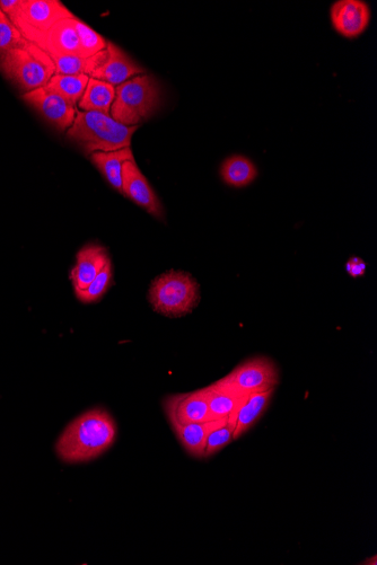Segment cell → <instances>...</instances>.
I'll list each match as a JSON object with an SVG mask.
<instances>
[{"instance_id":"16","label":"cell","mask_w":377,"mask_h":565,"mask_svg":"<svg viewBox=\"0 0 377 565\" xmlns=\"http://www.w3.org/2000/svg\"><path fill=\"white\" fill-rule=\"evenodd\" d=\"M275 391L251 394L244 397L233 418L234 440L248 432L268 409Z\"/></svg>"},{"instance_id":"10","label":"cell","mask_w":377,"mask_h":565,"mask_svg":"<svg viewBox=\"0 0 377 565\" xmlns=\"http://www.w3.org/2000/svg\"><path fill=\"white\" fill-rule=\"evenodd\" d=\"M122 194L133 200L136 205L142 207L157 219L164 218V208L161 200L138 169L135 160L128 161L122 166Z\"/></svg>"},{"instance_id":"26","label":"cell","mask_w":377,"mask_h":565,"mask_svg":"<svg viewBox=\"0 0 377 565\" xmlns=\"http://www.w3.org/2000/svg\"><path fill=\"white\" fill-rule=\"evenodd\" d=\"M52 59H54L56 66L55 75L76 76L87 75V72H89V58L70 55Z\"/></svg>"},{"instance_id":"14","label":"cell","mask_w":377,"mask_h":565,"mask_svg":"<svg viewBox=\"0 0 377 565\" xmlns=\"http://www.w3.org/2000/svg\"><path fill=\"white\" fill-rule=\"evenodd\" d=\"M210 413L215 420H233L244 397L234 388L219 381L203 388Z\"/></svg>"},{"instance_id":"6","label":"cell","mask_w":377,"mask_h":565,"mask_svg":"<svg viewBox=\"0 0 377 565\" xmlns=\"http://www.w3.org/2000/svg\"><path fill=\"white\" fill-rule=\"evenodd\" d=\"M70 17L74 14L59 0H21L8 19L26 41L43 49L51 29Z\"/></svg>"},{"instance_id":"9","label":"cell","mask_w":377,"mask_h":565,"mask_svg":"<svg viewBox=\"0 0 377 565\" xmlns=\"http://www.w3.org/2000/svg\"><path fill=\"white\" fill-rule=\"evenodd\" d=\"M22 100L37 110L60 132H67L73 126L77 113L76 107L69 104L63 97L47 90L46 87L24 93Z\"/></svg>"},{"instance_id":"13","label":"cell","mask_w":377,"mask_h":565,"mask_svg":"<svg viewBox=\"0 0 377 565\" xmlns=\"http://www.w3.org/2000/svg\"><path fill=\"white\" fill-rule=\"evenodd\" d=\"M107 250L100 245H87L78 252L76 264L70 272L75 293L86 289L99 273L110 263Z\"/></svg>"},{"instance_id":"7","label":"cell","mask_w":377,"mask_h":565,"mask_svg":"<svg viewBox=\"0 0 377 565\" xmlns=\"http://www.w3.org/2000/svg\"><path fill=\"white\" fill-rule=\"evenodd\" d=\"M279 381V369L274 361L267 357L244 361L221 379V382L231 386L243 396L275 391Z\"/></svg>"},{"instance_id":"1","label":"cell","mask_w":377,"mask_h":565,"mask_svg":"<svg viewBox=\"0 0 377 565\" xmlns=\"http://www.w3.org/2000/svg\"><path fill=\"white\" fill-rule=\"evenodd\" d=\"M115 419L104 409L96 408L70 422L55 445L61 462L80 464L93 461L107 452L117 439Z\"/></svg>"},{"instance_id":"23","label":"cell","mask_w":377,"mask_h":565,"mask_svg":"<svg viewBox=\"0 0 377 565\" xmlns=\"http://www.w3.org/2000/svg\"><path fill=\"white\" fill-rule=\"evenodd\" d=\"M234 440V421L222 420L209 432L207 437L204 458L215 455Z\"/></svg>"},{"instance_id":"28","label":"cell","mask_w":377,"mask_h":565,"mask_svg":"<svg viewBox=\"0 0 377 565\" xmlns=\"http://www.w3.org/2000/svg\"><path fill=\"white\" fill-rule=\"evenodd\" d=\"M21 0H0V10L10 17L19 7Z\"/></svg>"},{"instance_id":"25","label":"cell","mask_w":377,"mask_h":565,"mask_svg":"<svg viewBox=\"0 0 377 565\" xmlns=\"http://www.w3.org/2000/svg\"><path fill=\"white\" fill-rule=\"evenodd\" d=\"M25 42L12 21L0 10V52L22 47Z\"/></svg>"},{"instance_id":"8","label":"cell","mask_w":377,"mask_h":565,"mask_svg":"<svg viewBox=\"0 0 377 565\" xmlns=\"http://www.w3.org/2000/svg\"><path fill=\"white\" fill-rule=\"evenodd\" d=\"M143 74H145L144 68L136 64L115 43L109 41L107 49L89 58L87 76L115 87Z\"/></svg>"},{"instance_id":"24","label":"cell","mask_w":377,"mask_h":565,"mask_svg":"<svg viewBox=\"0 0 377 565\" xmlns=\"http://www.w3.org/2000/svg\"><path fill=\"white\" fill-rule=\"evenodd\" d=\"M112 282V266L111 262L99 273L86 289L76 293L78 299L82 303L90 304L98 302L105 293H107Z\"/></svg>"},{"instance_id":"20","label":"cell","mask_w":377,"mask_h":565,"mask_svg":"<svg viewBox=\"0 0 377 565\" xmlns=\"http://www.w3.org/2000/svg\"><path fill=\"white\" fill-rule=\"evenodd\" d=\"M223 181L233 188L248 187L257 179V166L248 157L235 155L227 158L221 167Z\"/></svg>"},{"instance_id":"27","label":"cell","mask_w":377,"mask_h":565,"mask_svg":"<svg viewBox=\"0 0 377 565\" xmlns=\"http://www.w3.org/2000/svg\"><path fill=\"white\" fill-rule=\"evenodd\" d=\"M346 270L349 273V276L353 278L363 277L366 271V263L358 256H353L350 258L346 264Z\"/></svg>"},{"instance_id":"2","label":"cell","mask_w":377,"mask_h":565,"mask_svg":"<svg viewBox=\"0 0 377 565\" xmlns=\"http://www.w3.org/2000/svg\"><path fill=\"white\" fill-rule=\"evenodd\" d=\"M138 126L121 125L110 114L101 112H78L73 126L67 130V136L80 146L86 155L130 148Z\"/></svg>"},{"instance_id":"19","label":"cell","mask_w":377,"mask_h":565,"mask_svg":"<svg viewBox=\"0 0 377 565\" xmlns=\"http://www.w3.org/2000/svg\"><path fill=\"white\" fill-rule=\"evenodd\" d=\"M116 99V87L108 83L90 78L78 108L82 112H101L110 114L113 102Z\"/></svg>"},{"instance_id":"18","label":"cell","mask_w":377,"mask_h":565,"mask_svg":"<svg viewBox=\"0 0 377 565\" xmlns=\"http://www.w3.org/2000/svg\"><path fill=\"white\" fill-rule=\"evenodd\" d=\"M92 163L95 165L113 188L121 193L122 191V166L128 161L135 160L133 150L124 148L116 152H98L90 155Z\"/></svg>"},{"instance_id":"4","label":"cell","mask_w":377,"mask_h":565,"mask_svg":"<svg viewBox=\"0 0 377 565\" xmlns=\"http://www.w3.org/2000/svg\"><path fill=\"white\" fill-rule=\"evenodd\" d=\"M162 103L160 84L151 75H138L116 87L110 116L121 125L138 126L153 116Z\"/></svg>"},{"instance_id":"5","label":"cell","mask_w":377,"mask_h":565,"mask_svg":"<svg viewBox=\"0 0 377 565\" xmlns=\"http://www.w3.org/2000/svg\"><path fill=\"white\" fill-rule=\"evenodd\" d=\"M148 299L156 313L179 319L198 306L200 287L189 273L171 270L152 282Z\"/></svg>"},{"instance_id":"22","label":"cell","mask_w":377,"mask_h":565,"mask_svg":"<svg viewBox=\"0 0 377 565\" xmlns=\"http://www.w3.org/2000/svg\"><path fill=\"white\" fill-rule=\"evenodd\" d=\"M72 23L74 25L75 31L80 38L82 57L91 58L98 55L99 52L107 49L108 41L105 40L102 35L96 33L89 25L77 19L76 16L73 17Z\"/></svg>"},{"instance_id":"11","label":"cell","mask_w":377,"mask_h":565,"mask_svg":"<svg viewBox=\"0 0 377 565\" xmlns=\"http://www.w3.org/2000/svg\"><path fill=\"white\" fill-rule=\"evenodd\" d=\"M333 28L344 38L355 39L371 22V10L362 0H339L331 7Z\"/></svg>"},{"instance_id":"17","label":"cell","mask_w":377,"mask_h":565,"mask_svg":"<svg viewBox=\"0 0 377 565\" xmlns=\"http://www.w3.org/2000/svg\"><path fill=\"white\" fill-rule=\"evenodd\" d=\"M72 19L73 17H70L58 22L49 32L43 50L47 51L51 58L70 55L82 57L80 38Z\"/></svg>"},{"instance_id":"15","label":"cell","mask_w":377,"mask_h":565,"mask_svg":"<svg viewBox=\"0 0 377 565\" xmlns=\"http://www.w3.org/2000/svg\"><path fill=\"white\" fill-rule=\"evenodd\" d=\"M222 420H214L205 423H181L169 419L175 436L178 437L186 452L197 458H204L205 446L209 432L212 431Z\"/></svg>"},{"instance_id":"3","label":"cell","mask_w":377,"mask_h":565,"mask_svg":"<svg viewBox=\"0 0 377 565\" xmlns=\"http://www.w3.org/2000/svg\"><path fill=\"white\" fill-rule=\"evenodd\" d=\"M0 72L24 93L45 87L56 74L54 59L28 41L22 47L0 52Z\"/></svg>"},{"instance_id":"12","label":"cell","mask_w":377,"mask_h":565,"mask_svg":"<svg viewBox=\"0 0 377 565\" xmlns=\"http://www.w3.org/2000/svg\"><path fill=\"white\" fill-rule=\"evenodd\" d=\"M166 417L181 423H205L214 421L210 413L206 395L201 390L177 395H170L164 400Z\"/></svg>"},{"instance_id":"21","label":"cell","mask_w":377,"mask_h":565,"mask_svg":"<svg viewBox=\"0 0 377 565\" xmlns=\"http://www.w3.org/2000/svg\"><path fill=\"white\" fill-rule=\"evenodd\" d=\"M89 81L90 77L87 75H54L45 87L76 107L78 102L81 101Z\"/></svg>"}]
</instances>
